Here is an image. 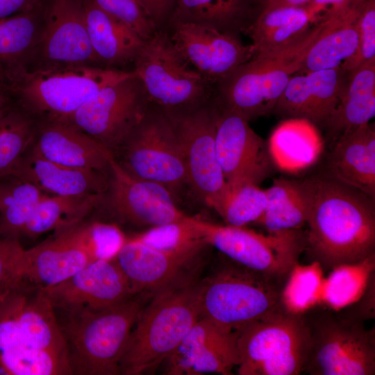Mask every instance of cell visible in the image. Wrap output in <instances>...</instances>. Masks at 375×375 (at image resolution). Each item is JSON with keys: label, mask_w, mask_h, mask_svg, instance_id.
I'll use <instances>...</instances> for the list:
<instances>
[{"label": "cell", "mask_w": 375, "mask_h": 375, "mask_svg": "<svg viewBox=\"0 0 375 375\" xmlns=\"http://www.w3.org/2000/svg\"><path fill=\"white\" fill-rule=\"evenodd\" d=\"M365 0H310L307 8L312 24L319 23L360 6Z\"/></svg>", "instance_id": "45"}, {"label": "cell", "mask_w": 375, "mask_h": 375, "mask_svg": "<svg viewBox=\"0 0 375 375\" xmlns=\"http://www.w3.org/2000/svg\"><path fill=\"white\" fill-rule=\"evenodd\" d=\"M38 122L12 102L0 112V177L9 176L31 147Z\"/></svg>", "instance_id": "36"}, {"label": "cell", "mask_w": 375, "mask_h": 375, "mask_svg": "<svg viewBox=\"0 0 375 375\" xmlns=\"http://www.w3.org/2000/svg\"><path fill=\"white\" fill-rule=\"evenodd\" d=\"M194 219L188 216L183 220L153 226L131 237L151 248L167 252H180L208 244Z\"/></svg>", "instance_id": "40"}, {"label": "cell", "mask_w": 375, "mask_h": 375, "mask_svg": "<svg viewBox=\"0 0 375 375\" xmlns=\"http://www.w3.org/2000/svg\"><path fill=\"white\" fill-rule=\"evenodd\" d=\"M24 251L18 239L0 236V285H14L22 281Z\"/></svg>", "instance_id": "44"}, {"label": "cell", "mask_w": 375, "mask_h": 375, "mask_svg": "<svg viewBox=\"0 0 375 375\" xmlns=\"http://www.w3.org/2000/svg\"><path fill=\"white\" fill-rule=\"evenodd\" d=\"M32 147L51 161L106 172L113 156L103 145L67 121L38 124Z\"/></svg>", "instance_id": "26"}, {"label": "cell", "mask_w": 375, "mask_h": 375, "mask_svg": "<svg viewBox=\"0 0 375 375\" xmlns=\"http://www.w3.org/2000/svg\"><path fill=\"white\" fill-rule=\"evenodd\" d=\"M208 247L204 244L187 251L167 252L130 237L115 259L127 277L133 295L153 294L180 280L196 276Z\"/></svg>", "instance_id": "20"}, {"label": "cell", "mask_w": 375, "mask_h": 375, "mask_svg": "<svg viewBox=\"0 0 375 375\" xmlns=\"http://www.w3.org/2000/svg\"><path fill=\"white\" fill-rule=\"evenodd\" d=\"M101 203L119 222L147 228L185 219L174 194L165 185L135 177L113 158L109 161L108 187Z\"/></svg>", "instance_id": "16"}, {"label": "cell", "mask_w": 375, "mask_h": 375, "mask_svg": "<svg viewBox=\"0 0 375 375\" xmlns=\"http://www.w3.org/2000/svg\"><path fill=\"white\" fill-rule=\"evenodd\" d=\"M12 285L1 284L0 285V298L5 293V292Z\"/></svg>", "instance_id": "50"}, {"label": "cell", "mask_w": 375, "mask_h": 375, "mask_svg": "<svg viewBox=\"0 0 375 375\" xmlns=\"http://www.w3.org/2000/svg\"><path fill=\"white\" fill-rule=\"evenodd\" d=\"M99 260L91 223H79L24 251L22 281L41 288L56 285Z\"/></svg>", "instance_id": "17"}, {"label": "cell", "mask_w": 375, "mask_h": 375, "mask_svg": "<svg viewBox=\"0 0 375 375\" xmlns=\"http://www.w3.org/2000/svg\"><path fill=\"white\" fill-rule=\"evenodd\" d=\"M375 267V253L361 262L333 268L324 278L322 303L339 310L358 301L365 294Z\"/></svg>", "instance_id": "38"}, {"label": "cell", "mask_w": 375, "mask_h": 375, "mask_svg": "<svg viewBox=\"0 0 375 375\" xmlns=\"http://www.w3.org/2000/svg\"><path fill=\"white\" fill-rule=\"evenodd\" d=\"M163 111L180 140L189 187L218 213L225 200L227 185L216 151L218 109L213 98L191 108Z\"/></svg>", "instance_id": "12"}, {"label": "cell", "mask_w": 375, "mask_h": 375, "mask_svg": "<svg viewBox=\"0 0 375 375\" xmlns=\"http://www.w3.org/2000/svg\"><path fill=\"white\" fill-rule=\"evenodd\" d=\"M108 13L133 28L144 40L158 30L139 0H93Z\"/></svg>", "instance_id": "42"}, {"label": "cell", "mask_w": 375, "mask_h": 375, "mask_svg": "<svg viewBox=\"0 0 375 375\" xmlns=\"http://www.w3.org/2000/svg\"><path fill=\"white\" fill-rule=\"evenodd\" d=\"M305 6H283L262 8L247 35L251 39L254 55L288 45L312 25Z\"/></svg>", "instance_id": "32"}, {"label": "cell", "mask_w": 375, "mask_h": 375, "mask_svg": "<svg viewBox=\"0 0 375 375\" xmlns=\"http://www.w3.org/2000/svg\"><path fill=\"white\" fill-rule=\"evenodd\" d=\"M133 74V70L90 65L23 69L0 80V89L38 124L68 122L101 89Z\"/></svg>", "instance_id": "4"}, {"label": "cell", "mask_w": 375, "mask_h": 375, "mask_svg": "<svg viewBox=\"0 0 375 375\" xmlns=\"http://www.w3.org/2000/svg\"><path fill=\"white\" fill-rule=\"evenodd\" d=\"M167 26L179 52L214 87L254 56L251 44H243L240 37L195 24Z\"/></svg>", "instance_id": "19"}, {"label": "cell", "mask_w": 375, "mask_h": 375, "mask_svg": "<svg viewBox=\"0 0 375 375\" xmlns=\"http://www.w3.org/2000/svg\"><path fill=\"white\" fill-rule=\"evenodd\" d=\"M308 322L311 340L304 372L314 375L375 374L374 329L328 314Z\"/></svg>", "instance_id": "13"}, {"label": "cell", "mask_w": 375, "mask_h": 375, "mask_svg": "<svg viewBox=\"0 0 375 375\" xmlns=\"http://www.w3.org/2000/svg\"><path fill=\"white\" fill-rule=\"evenodd\" d=\"M133 71L142 83L149 104L162 110L191 108L214 96L215 87L191 67L163 29L145 40Z\"/></svg>", "instance_id": "9"}, {"label": "cell", "mask_w": 375, "mask_h": 375, "mask_svg": "<svg viewBox=\"0 0 375 375\" xmlns=\"http://www.w3.org/2000/svg\"><path fill=\"white\" fill-rule=\"evenodd\" d=\"M0 374H72L55 308L41 288L25 281L0 298Z\"/></svg>", "instance_id": "2"}, {"label": "cell", "mask_w": 375, "mask_h": 375, "mask_svg": "<svg viewBox=\"0 0 375 375\" xmlns=\"http://www.w3.org/2000/svg\"><path fill=\"white\" fill-rule=\"evenodd\" d=\"M262 9L260 0H176L167 25L195 24L240 37Z\"/></svg>", "instance_id": "28"}, {"label": "cell", "mask_w": 375, "mask_h": 375, "mask_svg": "<svg viewBox=\"0 0 375 375\" xmlns=\"http://www.w3.org/2000/svg\"><path fill=\"white\" fill-rule=\"evenodd\" d=\"M228 260L201 280V317L224 330L237 332L283 309L281 280Z\"/></svg>", "instance_id": "7"}, {"label": "cell", "mask_w": 375, "mask_h": 375, "mask_svg": "<svg viewBox=\"0 0 375 375\" xmlns=\"http://www.w3.org/2000/svg\"><path fill=\"white\" fill-rule=\"evenodd\" d=\"M237 333L201 317L162 365L171 375H230L239 364Z\"/></svg>", "instance_id": "22"}, {"label": "cell", "mask_w": 375, "mask_h": 375, "mask_svg": "<svg viewBox=\"0 0 375 375\" xmlns=\"http://www.w3.org/2000/svg\"><path fill=\"white\" fill-rule=\"evenodd\" d=\"M11 101L0 89V112L7 107Z\"/></svg>", "instance_id": "49"}, {"label": "cell", "mask_w": 375, "mask_h": 375, "mask_svg": "<svg viewBox=\"0 0 375 375\" xmlns=\"http://www.w3.org/2000/svg\"><path fill=\"white\" fill-rule=\"evenodd\" d=\"M307 204L305 248L328 269L375 253V199L318 170L299 179Z\"/></svg>", "instance_id": "1"}, {"label": "cell", "mask_w": 375, "mask_h": 375, "mask_svg": "<svg viewBox=\"0 0 375 375\" xmlns=\"http://www.w3.org/2000/svg\"><path fill=\"white\" fill-rule=\"evenodd\" d=\"M42 14L43 2L0 19V80L27 67L39 40Z\"/></svg>", "instance_id": "33"}, {"label": "cell", "mask_w": 375, "mask_h": 375, "mask_svg": "<svg viewBox=\"0 0 375 375\" xmlns=\"http://www.w3.org/2000/svg\"><path fill=\"white\" fill-rule=\"evenodd\" d=\"M265 190L266 207L256 224L275 233L299 229L306 222L307 204L299 179L276 178Z\"/></svg>", "instance_id": "35"}, {"label": "cell", "mask_w": 375, "mask_h": 375, "mask_svg": "<svg viewBox=\"0 0 375 375\" xmlns=\"http://www.w3.org/2000/svg\"><path fill=\"white\" fill-rule=\"evenodd\" d=\"M324 24H312L288 45L255 54L235 69L215 86L213 100L217 108L248 122L272 112L290 78L299 72Z\"/></svg>", "instance_id": "6"}, {"label": "cell", "mask_w": 375, "mask_h": 375, "mask_svg": "<svg viewBox=\"0 0 375 375\" xmlns=\"http://www.w3.org/2000/svg\"><path fill=\"white\" fill-rule=\"evenodd\" d=\"M103 194H46L35 207L22 235L36 237L51 231L59 232L76 225L100 204Z\"/></svg>", "instance_id": "34"}, {"label": "cell", "mask_w": 375, "mask_h": 375, "mask_svg": "<svg viewBox=\"0 0 375 375\" xmlns=\"http://www.w3.org/2000/svg\"><path fill=\"white\" fill-rule=\"evenodd\" d=\"M42 289L61 311L105 308L134 296L115 258L93 261L65 281Z\"/></svg>", "instance_id": "21"}, {"label": "cell", "mask_w": 375, "mask_h": 375, "mask_svg": "<svg viewBox=\"0 0 375 375\" xmlns=\"http://www.w3.org/2000/svg\"><path fill=\"white\" fill-rule=\"evenodd\" d=\"M131 175L158 183L175 196L189 187L184 155L176 129L165 112L152 106L112 153Z\"/></svg>", "instance_id": "10"}, {"label": "cell", "mask_w": 375, "mask_h": 375, "mask_svg": "<svg viewBox=\"0 0 375 375\" xmlns=\"http://www.w3.org/2000/svg\"><path fill=\"white\" fill-rule=\"evenodd\" d=\"M44 0H0V19L40 6Z\"/></svg>", "instance_id": "47"}, {"label": "cell", "mask_w": 375, "mask_h": 375, "mask_svg": "<svg viewBox=\"0 0 375 375\" xmlns=\"http://www.w3.org/2000/svg\"><path fill=\"white\" fill-rule=\"evenodd\" d=\"M90 65L100 66L92 49L83 0H44L38 44L26 69Z\"/></svg>", "instance_id": "15"}, {"label": "cell", "mask_w": 375, "mask_h": 375, "mask_svg": "<svg viewBox=\"0 0 375 375\" xmlns=\"http://www.w3.org/2000/svg\"><path fill=\"white\" fill-rule=\"evenodd\" d=\"M324 174L375 199V130L367 123L340 136L331 144Z\"/></svg>", "instance_id": "25"}, {"label": "cell", "mask_w": 375, "mask_h": 375, "mask_svg": "<svg viewBox=\"0 0 375 375\" xmlns=\"http://www.w3.org/2000/svg\"><path fill=\"white\" fill-rule=\"evenodd\" d=\"M281 291L283 308L292 314L303 315L322 303L324 277L317 262L306 265L295 264Z\"/></svg>", "instance_id": "39"}, {"label": "cell", "mask_w": 375, "mask_h": 375, "mask_svg": "<svg viewBox=\"0 0 375 375\" xmlns=\"http://www.w3.org/2000/svg\"><path fill=\"white\" fill-rule=\"evenodd\" d=\"M310 0H260L262 8L292 6H305Z\"/></svg>", "instance_id": "48"}, {"label": "cell", "mask_w": 375, "mask_h": 375, "mask_svg": "<svg viewBox=\"0 0 375 375\" xmlns=\"http://www.w3.org/2000/svg\"><path fill=\"white\" fill-rule=\"evenodd\" d=\"M274 165L288 173L310 167L324 151L318 128L303 118H286L273 131L267 142Z\"/></svg>", "instance_id": "29"}, {"label": "cell", "mask_w": 375, "mask_h": 375, "mask_svg": "<svg viewBox=\"0 0 375 375\" xmlns=\"http://www.w3.org/2000/svg\"><path fill=\"white\" fill-rule=\"evenodd\" d=\"M267 204L266 190L259 185L246 183L228 189L223 206L218 212L226 224L246 226L256 223Z\"/></svg>", "instance_id": "41"}, {"label": "cell", "mask_w": 375, "mask_h": 375, "mask_svg": "<svg viewBox=\"0 0 375 375\" xmlns=\"http://www.w3.org/2000/svg\"><path fill=\"white\" fill-rule=\"evenodd\" d=\"M202 238L230 260L281 280L297 263L305 248V234L298 229L263 235L245 226L220 225L195 217Z\"/></svg>", "instance_id": "11"}, {"label": "cell", "mask_w": 375, "mask_h": 375, "mask_svg": "<svg viewBox=\"0 0 375 375\" xmlns=\"http://www.w3.org/2000/svg\"><path fill=\"white\" fill-rule=\"evenodd\" d=\"M215 145L227 190L246 183L259 185L272 171L267 142L237 114L218 109Z\"/></svg>", "instance_id": "18"}, {"label": "cell", "mask_w": 375, "mask_h": 375, "mask_svg": "<svg viewBox=\"0 0 375 375\" xmlns=\"http://www.w3.org/2000/svg\"><path fill=\"white\" fill-rule=\"evenodd\" d=\"M360 6L324 21L298 73L342 67L354 55L358 46L357 17Z\"/></svg>", "instance_id": "31"}, {"label": "cell", "mask_w": 375, "mask_h": 375, "mask_svg": "<svg viewBox=\"0 0 375 375\" xmlns=\"http://www.w3.org/2000/svg\"><path fill=\"white\" fill-rule=\"evenodd\" d=\"M375 115V58L349 73L327 126L331 144L340 136L369 123Z\"/></svg>", "instance_id": "30"}, {"label": "cell", "mask_w": 375, "mask_h": 375, "mask_svg": "<svg viewBox=\"0 0 375 375\" xmlns=\"http://www.w3.org/2000/svg\"><path fill=\"white\" fill-rule=\"evenodd\" d=\"M9 176L29 182L53 196L102 194L108 187V172L74 167L48 160L32 147Z\"/></svg>", "instance_id": "24"}, {"label": "cell", "mask_w": 375, "mask_h": 375, "mask_svg": "<svg viewBox=\"0 0 375 375\" xmlns=\"http://www.w3.org/2000/svg\"><path fill=\"white\" fill-rule=\"evenodd\" d=\"M240 375H297L304 372L311 333L303 315L277 310L237 331Z\"/></svg>", "instance_id": "8"}, {"label": "cell", "mask_w": 375, "mask_h": 375, "mask_svg": "<svg viewBox=\"0 0 375 375\" xmlns=\"http://www.w3.org/2000/svg\"><path fill=\"white\" fill-rule=\"evenodd\" d=\"M10 177L0 183V236L18 239L46 194L29 182Z\"/></svg>", "instance_id": "37"}, {"label": "cell", "mask_w": 375, "mask_h": 375, "mask_svg": "<svg viewBox=\"0 0 375 375\" xmlns=\"http://www.w3.org/2000/svg\"><path fill=\"white\" fill-rule=\"evenodd\" d=\"M83 1L90 42L100 65L126 70V67L134 64L145 40L93 0Z\"/></svg>", "instance_id": "27"}, {"label": "cell", "mask_w": 375, "mask_h": 375, "mask_svg": "<svg viewBox=\"0 0 375 375\" xmlns=\"http://www.w3.org/2000/svg\"><path fill=\"white\" fill-rule=\"evenodd\" d=\"M158 29L167 25L176 0H139Z\"/></svg>", "instance_id": "46"}, {"label": "cell", "mask_w": 375, "mask_h": 375, "mask_svg": "<svg viewBox=\"0 0 375 375\" xmlns=\"http://www.w3.org/2000/svg\"><path fill=\"white\" fill-rule=\"evenodd\" d=\"M153 295L138 294L101 309L62 311L64 321L58 323L71 374H119L120 361L133 327Z\"/></svg>", "instance_id": "5"}, {"label": "cell", "mask_w": 375, "mask_h": 375, "mask_svg": "<svg viewBox=\"0 0 375 375\" xmlns=\"http://www.w3.org/2000/svg\"><path fill=\"white\" fill-rule=\"evenodd\" d=\"M358 46L342 68L348 73L375 58V0H365L358 12Z\"/></svg>", "instance_id": "43"}, {"label": "cell", "mask_w": 375, "mask_h": 375, "mask_svg": "<svg viewBox=\"0 0 375 375\" xmlns=\"http://www.w3.org/2000/svg\"><path fill=\"white\" fill-rule=\"evenodd\" d=\"M349 73L342 67L297 73L288 83L272 112L306 119L326 128L346 85Z\"/></svg>", "instance_id": "23"}, {"label": "cell", "mask_w": 375, "mask_h": 375, "mask_svg": "<svg viewBox=\"0 0 375 375\" xmlns=\"http://www.w3.org/2000/svg\"><path fill=\"white\" fill-rule=\"evenodd\" d=\"M150 104L141 81L130 76L101 89L68 122L112 153L138 124Z\"/></svg>", "instance_id": "14"}, {"label": "cell", "mask_w": 375, "mask_h": 375, "mask_svg": "<svg viewBox=\"0 0 375 375\" xmlns=\"http://www.w3.org/2000/svg\"><path fill=\"white\" fill-rule=\"evenodd\" d=\"M200 290L193 276L153 294L133 327L119 374H149L162 365L201 317Z\"/></svg>", "instance_id": "3"}]
</instances>
